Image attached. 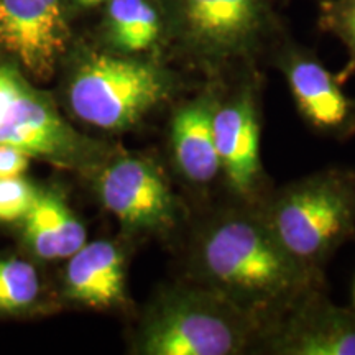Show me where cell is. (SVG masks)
I'll list each match as a JSON object with an SVG mask.
<instances>
[{"mask_svg":"<svg viewBox=\"0 0 355 355\" xmlns=\"http://www.w3.org/2000/svg\"><path fill=\"white\" fill-rule=\"evenodd\" d=\"M193 273L254 318L261 334L322 282L288 254L259 211H227L207 222L194 242Z\"/></svg>","mask_w":355,"mask_h":355,"instance_id":"1","label":"cell"},{"mask_svg":"<svg viewBox=\"0 0 355 355\" xmlns=\"http://www.w3.org/2000/svg\"><path fill=\"white\" fill-rule=\"evenodd\" d=\"M178 86L176 74L157 58L83 50L68 66L60 99L74 121L121 133L140 125Z\"/></svg>","mask_w":355,"mask_h":355,"instance_id":"2","label":"cell"},{"mask_svg":"<svg viewBox=\"0 0 355 355\" xmlns=\"http://www.w3.org/2000/svg\"><path fill=\"white\" fill-rule=\"evenodd\" d=\"M261 336L260 324L237 306L193 283L162 291L148 306L133 339L144 355H235Z\"/></svg>","mask_w":355,"mask_h":355,"instance_id":"3","label":"cell"},{"mask_svg":"<svg viewBox=\"0 0 355 355\" xmlns=\"http://www.w3.org/2000/svg\"><path fill=\"white\" fill-rule=\"evenodd\" d=\"M277 241L311 273L355 235V173L329 168L286 184L259 209Z\"/></svg>","mask_w":355,"mask_h":355,"instance_id":"4","label":"cell"},{"mask_svg":"<svg viewBox=\"0 0 355 355\" xmlns=\"http://www.w3.org/2000/svg\"><path fill=\"white\" fill-rule=\"evenodd\" d=\"M0 144L86 178L115 150L79 132L56 97L35 86L15 63H0Z\"/></svg>","mask_w":355,"mask_h":355,"instance_id":"5","label":"cell"},{"mask_svg":"<svg viewBox=\"0 0 355 355\" xmlns=\"http://www.w3.org/2000/svg\"><path fill=\"white\" fill-rule=\"evenodd\" d=\"M168 44L206 68L248 60L275 30L270 0H158Z\"/></svg>","mask_w":355,"mask_h":355,"instance_id":"6","label":"cell"},{"mask_svg":"<svg viewBox=\"0 0 355 355\" xmlns=\"http://www.w3.org/2000/svg\"><path fill=\"white\" fill-rule=\"evenodd\" d=\"M101 206L130 237L166 235L180 220V202L170 180L146 155L115 148L91 176Z\"/></svg>","mask_w":355,"mask_h":355,"instance_id":"7","label":"cell"},{"mask_svg":"<svg viewBox=\"0 0 355 355\" xmlns=\"http://www.w3.org/2000/svg\"><path fill=\"white\" fill-rule=\"evenodd\" d=\"M69 43L66 0H0V48L30 81H50Z\"/></svg>","mask_w":355,"mask_h":355,"instance_id":"8","label":"cell"},{"mask_svg":"<svg viewBox=\"0 0 355 355\" xmlns=\"http://www.w3.org/2000/svg\"><path fill=\"white\" fill-rule=\"evenodd\" d=\"M268 352L279 355H355V309L332 304L314 288L270 324Z\"/></svg>","mask_w":355,"mask_h":355,"instance_id":"9","label":"cell"},{"mask_svg":"<svg viewBox=\"0 0 355 355\" xmlns=\"http://www.w3.org/2000/svg\"><path fill=\"white\" fill-rule=\"evenodd\" d=\"M296 107L319 133L334 139L355 135V101L321 61L300 48H288L279 58Z\"/></svg>","mask_w":355,"mask_h":355,"instance_id":"10","label":"cell"},{"mask_svg":"<svg viewBox=\"0 0 355 355\" xmlns=\"http://www.w3.org/2000/svg\"><path fill=\"white\" fill-rule=\"evenodd\" d=\"M64 261L60 282V298L64 303L92 311L125 308L128 254L121 242H86Z\"/></svg>","mask_w":355,"mask_h":355,"instance_id":"11","label":"cell"},{"mask_svg":"<svg viewBox=\"0 0 355 355\" xmlns=\"http://www.w3.org/2000/svg\"><path fill=\"white\" fill-rule=\"evenodd\" d=\"M214 141L220 173L239 196H250L261 180L260 122L252 89L217 102Z\"/></svg>","mask_w":355,"mask_h":355,"instance_id":"12","label":"cell"},{"mask_svg":"<svg viewBox=\"0 0 355 355\" xmlns=\"http://www.w3.org/2000/svg\"><path fill=\"white\" fill-rule=\"evenodd\" d=\"M24 254L37 263L64 261L87 242V230L58 184H40L28 214L17 225Z\"/></svg>","mask_w":355,"mask_h":355,"instance_id":"13","label":"cell"},{"mask_svg":"<svg viewBox=\"0 0 355 355\" xmlns=\"http://www.w3.org/2000/svg\"><path fill=\"white\" fill-rule=\"evenodd\" d=\"M216 91H204L193 101L180 105L170 121V157L173 166L191 184H209L220 175L214 141Z\"/></svg>","mask_w":355,"mask_h":355,"instance_id":"14","label":"cell"},{"mask_svg":"<svg viewBox=\"0 0 355 355\" xmlns=\"http://www.w3.org/2000/svg\"><path fill=\"white\" fill-rule=\"evenodd\" d=\"M102 26L107 50L121 55L155 58L168 44L158 0H107Z\"/></svg>","mask_w":355,"mask_h":355,"instance_id":"15","label":"cell"},{"mask_svg":"<svg viewBox=\"0 0 355 355\" xmlns=\"http://www.w3.org/2000/svg\"><path fill=\"white\" fill-rule=\"evenodd\" d=\"M55 308L37 261L0 255V319L33 318Z\"/></svg>","mask_w":355,"mask_h":355,"instance_id":"16","label":"cell"},{"mask_svg":"<svg viewBox=\"0 0 355 355\" xmlns=\"http://www.w3.org/2000/svg\"><path fill=\"white\" fill-rule=\"evenodd\" d=\"M319 26L339 38L347 50V63L336 74L344 86L355 76V0H322L319 3Z\"/></svg>","mask_w":355,"mask_h":355,"instance_id":"17","label":"cell"},{"mask_svg":"<svg viewBox=\"0 0 355 355\" xmlns=\"http://www.w3.org/2000/svg\"><path fill=\"white\" fill-rule=\"evenodd\" d=\"M38 188L26 176L0 178V224L19 225L28 214Z\"/></svg>","mask_w":355,"mask_h":355,"instance_id":"18","label":"cell"},{"mask_svg":"<svg viewBox=\"0 0 355 355\" xmlns=\"http://www.w3.org/2000/svg\"><path fill=\"white\" fill-rule=\"evenodd\" d=\"M33 159L12 145L0 144V178L25 176Z\"/></svg>","mask_w":355,"mask_h":355,"instance_id":"19","label":"cell"},{"mask_svg":"<svg viewBox=\"0 0 355 355\" xmlns=\"http://www.w3.org/2000/svg\"><path fill=\"white\" fill-rule=\"evenodd\" d=\"M107 0H71V3H73L74 7L78 8H83V10H86V8H94V7H99L102 3H105Z\"/></svg>","mask_w":355,"mask_h":355,"instance_id":"20","label":"cell"},{"mask_svg":"<svg viewBox=\"0 0 355 355\" xmlns=\"http://www.w3.org/2000/svg\"><path fill=\"white\" fill-rule=\"evenodd\" d=\"M354 308H355V283H354Z\"/></svg>","mask_w":355,"mask_h":355,"instance_id":"21","label":"cell"}]
</instances>
